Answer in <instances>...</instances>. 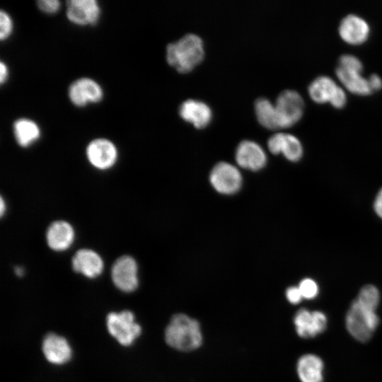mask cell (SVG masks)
I'll return each mask as SVG.
<instances>
[{
	"mask_svg": "<svg viewBox=\"0 0 382 382\" xmlns=\"http://www.w3.org/2000/svg\"><path fill=\"white\" fill-rule=\"evenodd\" d=\"M165 340L170 347L179 351L197 349L203 341L199 323L185 313L174 315L165 330Z\"/></svg>",
	"mask_w": 382,
	"mask_h": 382,
	"instance_id": "cell-1",
	"label": "cell"
},
{
	"mask_svg": "<svg viewBox=\"0 0 382 382\" xmlns=\"http://www.w3.org/2000/svg\"><path fill=\"white\" fill-rule=\"evenodd\" d=\"M203 56L202 40L195 33H187L166 46L167 62L180 72L191 70Z\"/></svg>",
	"mask_w": 382,
	"mask_h": 382,
	"instance_id": "cell-2",
	"label": "cell"
},
{
	"mask_svg": "<svg viewBox=\"0 0 382 382\" xmlns=\"http://www.w3.org/2000/svg\"><path fill=\"white\" fill-rule=\"evenodd\" d=\"M379 324L376 310L363 306L357 299L351 303L345 317L349 333L357 340L368 341Z\"/></svg>",
	"mask_w": 382,
	"mask_h": 382,
	"instance_id": "cell-3",
	"label": "cell"
},
{
	"mask_svg": "<svg viewBox=\"0 0 382 382\" xmlns=\"http://www.w3.org/2000/svg\"><path fill=\"white\" fill-rule=\"evenodd\" d=\"M308 93L315 103H330L337 110L344 108L347 103V91L328 75H320L313 79L308 84Z\"/></svg>",
	"mask_w": 382,
	"mask_h": 382,
	"instance_id": "cell-4",
	"label": "cell"
},
{
	"mask_svg": "<svg viewBox=\"0 0 382 382\" xmlns=\"http://www.w3.org/2000/svg\"><path fill=\"white\" fill-rule=\"evenodd\" d=\"M274 106L279 128L291 127L302 117L305 103L302 96L296 90L285 89L277 96Z\"/></svg>",
	"mask_w": 382,
	"mask_h": 382,
	"instance_id": "cell-5",
	"label": "cell"
},
{
	"mask_svg": "<svg viewBox=\"0 0 382 382\" xmlns=\"http://www.w3.org/2000/svg\"><path fill=\"white\" fill-rule=\"evenodd\" d=\"M209 182L219 193L231 195L239 191L242 186L243 178L236 166L226 161H220L212 169Z\"/></svg>",
	"mask_w": 382,
	"mask_h": 382,
	"instance_id": "cell-6",
	"label": "cell"
},
{
	"mask_svg": "<svg viewBox=\"0 0 382 382\" xmlns=\"http://www.w3.org/2000/svg\"><path fill=\"white\" fill-rule=\"evenodd\" d=\"M107 327L110 334L125 346L132 344L141 331L140 325L134 321L133 313L129 311L109 313Z\"/></svg>",
	"mask_w": 382,
	"mask_h": 382,
	"instance_id": "cell-7",
	"label": "cell"
},
{
	"mask_svg": "<svg viewBox=\"0 0 382 382\" xmlns=\"http://www.w3.org/2000/svg\"><path fill=\"white\" fill-rule=\"evenodd\" d=\"M340 39L347 45L358 46L365 43L369 38L371 27L362 16L349 13L344 16L337 28Z\"/></svg>",
	"mask_w": 382,
	"mask_h": 382,
	"instance_id": "cell-8",
	"label": "cell"
},
{
	"mask_svg": "<svg viewBox=\"0 0 382 382\" xmlns=\"http://www.w3.org/2000/svg\"><path fill=\"white\" fill-rule=\"evenodd\" d=\"M70 101L76 107L81 108L89 103H97L103 98V90L95 80L82 77L73 81L68 88Z\"/></svg>",
	"mask_w": 382,
	"mask_h": 382,
	"instance_id": "cell-9",
	"label": "cell"
},
{
	"mask_svg": "<svg viewBox=\"0 0 382 382\" xmlns=\"http://www.w3.org/2000/svg\"><path fill=\"white\" fill-rule=\"evenodd\" d=\"M138 267L135 260L129 256L119 257L113 264L111 277L114 284L121 291L131 292L139 284Z\"/></svg>",
	"mask_w": 382,
	"mask_h": 382,
	"instance_id": "cell-10",
	"label": "cell"
},
{
	"mask_svg": "<svg viewBox=\"0 0 382 382\" xmlns=\"http://www.w3.org/2000/svg\"><path fill=\"white\" fill-rule=\"evenodd\" d=\"M86 154L90 163L100 170L112 167L117 159L116 146L105 138L91 141L86 147Z\"/></svg>",
	"mask_w": 382,
	"mask_h": 382,
	"instance_id": "cell-11",
	"label": "cell"
},
{
	"mask_svg": "<svg viewBox=\"0 0 382 382\" xmlns=\"http://www.w3.org/2000/svg\"><path fill=\"white\" fill-rule=\"evenodd\" d=\"M96 0H69L66 2V16L78 25H95L100 16Z\"/></svg>",
	"mask_w": 382,
	"mask_h": 382,
	"instance_id": "cell-12",
	"label": "cell"
},
{
	"mask_svg": "<svg viewBox=\"0 0 382 382\" xmlns=\"http://www.w3.org/2000/svg\"><path fill=\"white\" fill-rule=\"evenodd\" d=\"M325 314L320 311L299 310L294 316V324L297 335L302 338L313 337L323 332L327 327Z\"/></svg>",
	"mask_w": 382,
	"mask_h": 382,
	"instance_id": "cell-13",
	"label": "cell"
},
{
	"mask_svg": "<svg viewBox=\"0 0 382 382\" xmlns=\"http://www.w3.org/2000/svg\"><path fill=\"white\" fill-rule=\"evenodd\" d=\"M235 158L240 167L253 171L262 169L267 162V156L262 147L257 142L248 139L238 144Z\"/></svg>",
	"mask_w": 382,
	"mask_h": 382,
	"instance_id": "cell-14",
	"label": "cell"
},
{
	"mask_svg": "<svg viewBox=\"0 0 382 382\" xmlns=\"http://www.w3.org/2000/svg\"><path fill=\"white\" fill-rule=\"evenodd\" d=\"M267 146L272 154H282L287 160L291 162L299 161L303 154L300 139L290 133L273 134L267 140Z\"/></svg>",
	"mask_w": 382,
	"mask_h": 382,
	"instance_id": "cell-15",
	"label": "cell"
},
{
	"mask_svg": "<svg viewBox=\"0 0 382 382\" xmlns=\"http://www.w3.org/2000/svg\"><path fill=\"white\" fill-rule=\"evenodd\" d=\"M335 73L341 86L347 91L359 96H367L373 93L368 77L363 75L362 69L337 65Z\"/></svg>",
	"mask_w": 382,
	"mask_h": 382,
	"instance_id": "cell-16",
	"label": "cell"
},
{
	"mask_svg": "<svg viewBox=\"0 0 382 382\" xmlns=\"http://www.w3.org/2000/svg\"><path fill=\"white\" fill-rule=\"evenodd\" d=\"M73 270L88 278L99 276L103 269V262L100 256L94 250L81 249L74 255L72 260Z\"/></svg>",
	"mask_w": 382,
	"mask_h": 382,
	"instance_id": "cell-17",
	"label": "cell"
},
{
	"mask_svg": "<svg viewBox=\"0 0 382 382\" xmlns=\"http://www.w3.org/2000/svg\"><path fill=\"white\" fill-rule=\"evenodd\" d=\"M42 349L47 360L52 364H62L71 357V349L66 340L54 333L45 336Z\"/></svg>",
	"mask_w": 382,
	"mask_h": 382,
	"instance_id": "cell-18",
	"label": "cell"
},
{
	"mask_svg": "<svg viewBox=\"0 0 382 382\" xmlns=\"http://www.w3.org/2000/svg\"><path fill=\"white\" fill-rule=\"evenodd\" d=\"M179 113L185 120L192 122L196 127H204L212 118L210 107L204 102L189 98L179 107Z\"/></svg>",
	"mask_w": 382,
	"mask_h": 382,
	"instance_id": "cell-19",
	"label": "cell"
},
{
	"mask_svg": "<svg viewBox=\"0 0 382 382\" xmlns=\"http://www.w3.org/2000/svg\"><path fill=\"white\" fill-rule=\"evenodd\" d=\"M49 247L56 251L68 249L74 240V231L65 221H56L47 228L46 233Z\"/></svg>",
	"mask_w": 382,
	"mask_h": 382,
	"instance_id": "cell-20",
	"label": "cell"
},
{
	"mask_svg": "<svg viewBox=\"0 0 382 382\" xmlns=\"http://www.w3.org/2000/svg\"><path fill=\"white\" fill-rule=\"evenodd\" d=\"M324 364L313 354H306L296 363V373L301 382H323Z\"/></svg>",
	"mask_w": 382,
	"mask_h": 382,
	"instance_id": "cell-21",
	"label": "cell"
},
{
	"mask_svg": "<svg viewBox=\"0 0 382 382\" xmlns=\"http://www.w3.org/2000/svg\"><path fill=\"white\" fill-rule=\"evenodd\" d=\"M13 132L17 144L21 147H28L40 137L38 125L28 118H18L13 124Z\"/></svg>",
	"mask_w": 382,
	"mask_h": 382,
	"instance_id": "cell-22",
	"label": "cell"
},
{
	"mask_svg": "<svg viewBox=\"0 0 382 382\" xmlns=\"http://www.w3.org/2000/svg\"><path fill=\"white\" fill-rule=\"evenodd\" d=\"M255 111L260 123L269 129H280L274 103L265 97L255 101Z\"/></svg>",
	"mask_w": 382,
	"mask_h": 382,
	"instance_id": "cell-23",
	"label": "cell"
},
{
	"mask_svg": "<svg viewBox=\"0 0 382 382\" xmlns=\"http://www.w3.org/2000/svg\"><path fill=\"white\" fill-rule=\"evenodd\" d=\"M356 299L363 306L376 310L380 302V293L375 286L368 284L361 289Z\"/></svg>",
	"mask_w": 382,
	"mask_h": 382,
	"instance_id": "cell-24",
	"label": "cell"
},
{
	"mask_svg": "<svg viewBox=\"0 0 382 382\" xmlns=\"http://www.w3.org/2000/svg\"><path fill=\"white\" fill-rule=\"evenodd\" d=\"M298 286L303 298L305 299H313L318 294V285L313 279L305 278L302 279Z\"/></svg>",
	"mask_w": 382,
	"mask_h": 382,
	"instance_id": "cell-25",
	"label": "cell"
},
{
	"mask_svg": "<svg viewBox=\"0 0 382 382\" xmlns=\"http://www.w3.org/2000/svg\"><path fill=\"white\" fill-rule=\"evenodd\" d=\"M13 21L9 14L4 11H0V39L5 40L10 37L13 31Z\"/></svg>",
	"mask_w": 382,
	"mask_h": 382,
	"instance_id": "cell-26",
	"label": "cell"
},
{
	"mask_svg": "<svg viewBox=\"0 0 382 382\" xmlns=\"http://www.w3.org/2000/svg\"><path fill=\"white\" fill-rule=\"evenodd\" d=\"M337 65L364 70V65L361 60L356 55L352 54H343L340 56Z\"/></svg>",
	"mask_w": 382,
	"mask_h": 382,
	"instance_id": "cell-27",
	"label": "cell"
},
{
	"mask_svg": "<svg viewBox=\"0 0 382 382\" xmlns=\"http://www.w3.org/2000/svg\"><path fill=\"white\" fill-rule=\"evenodd\" d=\"M38 8L46 13H55L61 6V3L58 0H38L37 1Z\"/></svg>",
	"mask_w": 382,
	"mask_h": 382,
	"instance_id": "cell-28",
	"label": "cell"
},
{
	"mask_svg": "<svg viewBox=\"0 0 382 382\" xmlns=\"http://www.w3.org/2000/svg\"><path fill=\"white\" fill-rule=\"evenodd\" d=\"M286 297L291 304H298L303 299L299 286H289L286 290Z\"/></svg>",
	"mask_w": 382,
	"mask_h": 382,
	"instance_id": "cell-29",
	"label": "cell"
},
{
	"mask_svg": "<svg viewBox=\"0 0 382 382\" xmlns=\"http://www.w3.org/2000/svg\"><path fill=\"white\" fill-rule=\"evenodd\" d=\"M369 83L373 93L382 89V78L377 74H371L368 77Z\"/></svg>",
	"mask_w": 382,
	"mask_h": 382,
	"instance_id": "cell-30",
	"label": "cell"
},
{
	"mask_svg": "<svg viewBox=\"0 0 382 382\" xmlns=\"http://www.w3.org/2000/svg\"><path fill=\"white\" fill-rule=\"evenodd\" d=\"M374 209L376 214L382 219V188L379 190L375 198Z\"/></svg>",
	"mask_w": 382,
	"mask_h": 382,
	"instance_id": "cell-31",
	"label": "cell"
},
{
	"mask_svg": "<svg viewBox=\"0 0 382 382\" xmlns=\"http://www.w3.org/2000/svg\"><path fill=\"white\" fill-rule=\"evenodd\" d=\"M8 77V69L7 65L3 62H0V83L4 84Z\"/></svg>",
	"mask_w": 382,
	"mask_h": 382,
	"instance_id": "cell-32",
	"label": "cell"
},
{
	"mask_svg": "<svg viewBox=\"0 0 382 382\" xmlns=\"http://www.w3.org/2000/svg\"><path fill=\"white\" fill-rule=\"evenodd\" d=\"M5 209H6V204H5L4 202L3 198L1 197V216L4 215Z\"/></svg>",
	"mask_w": 382,
	"mask_h": 382,
	"instance_id": "cell-33",
	"label": "cell"
},
{
	"mask_svg": "<svg viewBox=\"0 0 382 382\" xmlns=\"http://www.w3.org/2000/svg\"><path fill=\"white\" fill-rule=\"evenodd\" d=\"M15 272L16 274L18 275V276H22L23 274V270L22 268L19 267H17L16 269H15Z\"/></svg>",
	"mask_w": 382,
	"mask_h": 382,
	"instance_id": "cell-34",
	"label": "cell"
}]
</instances>
